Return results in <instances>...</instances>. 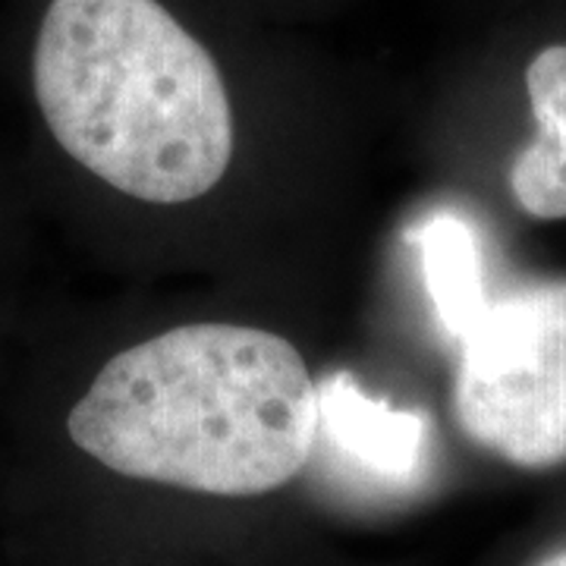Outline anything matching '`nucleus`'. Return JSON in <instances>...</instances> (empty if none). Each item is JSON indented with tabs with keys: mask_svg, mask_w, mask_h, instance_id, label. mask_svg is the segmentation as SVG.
Wrapping results in <instances>:
<instances>
[{
	"mask_svg": "<svg viewBox=\"0 0 566 566\" xmlns=\"http://www.w3.org/2000/svg\"><path fill=\"white\" fill-rule=\"evenodd\" d=\"M32 85L63 151L129 199L196 202L230 167L221 66L167 0H48Z\"/></svg>",
	"mask_w": 566,
	"mask_h": 566,
	"instance_id": "nucleus-2",
	"label": "nucleus"
},
{
	"mask_svg": "<svg viewBox=\"0 0 566 566\" xmlns=\"http://www.w3.org/2000/svg\"><path fill=\"white\" fill-rule=\"evenodd\" d=\"M526 92L538 133L523 155L566 170V44H551L532 57Z\"/></svg>",
	"mask_w": 566,
	"mask_h": 566,
	"instance_id": "nucleus-6",
	"label": "nucleus"
},
{
	"mask_svg": "<svg viewBox=\"0 0 566 566\" xmlns=\"http://www.w3.org/2000/svg\"><path fill=\"white\" fill-rule=\"evenodd\" d=\"M538 566H566V551H557V554H551V557H545Z\"/></svg>",
	"mask_w": 566,
	"mask_h": 566,
	"instance_id": "nucleus-7",
	"label": "nucleus"
},
{
	"mask_svg": "<svg viewBox=\"0 0 566 566\" xmlns=\"http://www.w3.org/2000/svg\"><path fill=\"white\" fill-rule=\"evenodd\" d=\"M409 243L419 249L424 290L450 340H463L485 315L488 290L482 249L472 223L453 211H434L412 227Z\"/></svg>",
	"mask_w": 566,
	"mask_h": 566,
	"instance_id": "nucleus-5",
	"label": "nucleus"
},
{
	"mask_svg": "<svg viewBox=\"0 0 566 566\" xmlns=\"http://www.w3.org/2000/svg\"><path fill=\"white\" fill-rule=\"evenodd\" d=\"M66 434L126 479L255 497L312 460L318 387L281 334L182 324L107 359L70 409Z\"/></svg>",
	"mask_w": 566,
	"mask_h": 566,
	"instance_id": "nucleus-1",
	"label": "nucleus"
},
{
	"mask_svg": "<svg viewBox=\"0 0 566 566\" xmlns=\"http://www.w3.org/2000/svg\"><path fill=\"white\" fill-rule=\"evenodd\" d=\"M318 434L346 463L385 485H416L428 463V419L365 394L353 371L318 381Z\"/></svg>",
	"mask_w": 566,
	"mask_h": 566,
	"instance_id": "nucleus-4",
	"label": "nucleus"
},
{
	"mask_svg": "<svg viewBox=\"0 0 566 566\" xmlns=\"http://www.w3.org/2000/svg\"><path fill=\"white\" fill-rule=\"evenodd\" d=\"M453 406L463 431L506 463L566 460V281L491 300L465 334Z\"/></svg>",
	"mask_w": 566,
	"mask_h": 566,
	"instance_id": "nucleus-3",
	"label": "nucleus"
}]
</instances>
